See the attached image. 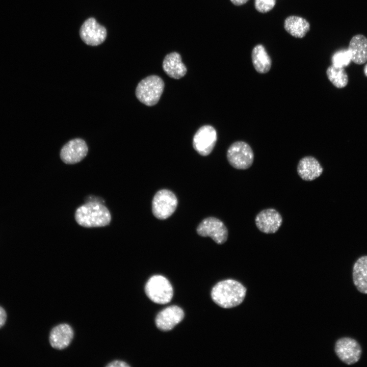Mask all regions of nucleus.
<instances>
[{
	"instance_id": "obj_1",
	"label": "nucleus",
	"mask_w": 367,
	"mask_h": 367,
	"mask_svg": "<svg viewBox=\"0 0 367 367\" xmlns=\"http://www.w3.org/2000/svg\"><path fill=\"white\" fill-rule=\"evenodd\" d=\"M246 287L239 282L226 279L218 282L212 289L211 297L214 302L224 308L236 307L244 301Z\"/></svg>"
},
{
	"instance_id": "obj_2",
	"label": "nucleus",
	"mask_w": 367,
	"mask_h": 367,
	"mask_svg": "<svg viewBox=\"0 0 367 367\" xmlns=\"http://www.w3.org/2000/svg\"><path fill=\"white\" fill-rule=\"evenodd\" d=\"M74 217L78 224L88 228L106 226L111 220L108 208L96 201L88 202L78 207Z\"/></svg>"
},
{
	"instance_id": "obj_3",
	"label": "nucleus",
	"mask_w": 367,
	"mask_h": 367,
	"mask_svg": "<svg viewBox=\"0 0 367 367\" xmlns=\"http://www.w3.org/2000/svg\"><path fill=\"white\" fill-rule=\"evenodd\" d=\"M164 82L159 76L149 75L138 84L135 94L137 99L147 106H152L159 101L164 88Z\"/></svg>"
},
{
	"instance_id": "obj_4",
	"label": "nucleus",
	"mask_w": 367,
	"mask_h": 367,
	"mask_svg": "<svg viewBox=\"0 0 367 367\" xmlns=\"http://www.w3.org/2000/svg\"><path fill=\"white\" fill-rule=\"evenodd\" d=\"M145 292L152 301L160 304L169 303L173 295L171 284L166 277L160 275H153L148 280Z\"/></svg>"
},
{
	"instance_id": "obj_5",
	"label": "nucleus",
	"mask_w": 367,
	"mask_h": 367,
	"mask_svg": "<svg viewBox=\"0 0 367 367\" xmlns=\"http://www.w3.org/2000/svg\"><path fill=\"white\" fill-rule=\"evenodd\" d=\"M227 159L234 168L245 170L250 168L254 161V153L250 146L244 141H236L228 148Z\"/></svg>"
},
{
	"instance_id": "obj_6",
	"label": "nucleus",
	"mask_w": 367,
	"mask_h": 367,
	"mask_svg": "<svg viewBox=\"0 0 367 367\" xmlns=\"http://www.w3.org/2000/svg\"><path fill=\"white\" fill-rule=\"evenodd\" d=\"M177 205V199L172 192L166 189L161 190L152 199V213L156 218L164 220L172 215Z\"/></svg>"
},
{
	"instance_id": "obj_7",
	"label": "nucleus",
	"mask_w": 367,
	"mask_h": 367,
	"mask_svg": "<svg viewBox=\"0 0 367 367\" xmlns=\"http://www.w3.org/2000/svg\"><path fill=\"white\" fill-rule=\"evenodd\" d=\"M334 351L338 358L347 365L357 363L360 359L362 349L355 339L344 337L337 339L335 344Z\"/></svg>"
},
{
	"instance_id": "obj_8",
	"label": "nucleus",
	"mask_w": 367,
	"mask_h": 367,
	"mask_svg": "<svg viewBox=\"0 0 367 367\" xmlns=\"http://www.w3.org/2000/svg\"><path fill=\"white\" fill-rule=\"evenodd\" d=\"M197 233L201 237L211 238L216 243L222 244L228 238V230L223 222L215 217L203 219L197 228Z\"/></svg>"
},
{
	"instance_id": "obj_9",
	"label": "nucleus",
	"mask_w": 367,
	"mask_h": 367,
	"mask_svg": "<svg viewBox=\"0 0 367 367\" xmlns=\"http://www.w3.org/2000/svg\"><path fill=\"white\" fill-rule=\"evenodd\" d=\"M107 30L93 17L86 19L80 30V36L83 42L91 46L103 43L107 37Z\"/></svg>"
},
{
	"instance_id": "obj_10",
	"label": "nucleus",
	"mask_w": 367,
	"mask_h": 367,
	"mask_svg": "<svg viewBox=\"0 0 367 367\" xmlns=\"http://www.w3.org/2000/svg\"><path fill=\"white\" fill-rule=\"evenodd\" d=\"M217 139V132L214 127L209 125H203L194 136L193 146L199 154L206 156L212 151Z\"/></svg>"
},
{
	"instance_id": "obj_11",
	"label": "nucleus",
	"mask_w": 367,
	"mask_h": 367,
	"mask_svg": "<svg viewBox=\"0 0 367 367\" xmlns=\"http://www.w3.org/2000/svg\"><path fill=\"white\" fill-rule=\"evenodd\" d=\"M88 152V147L85 141L81 138H75L63 146L60 156L64 163L74 164L83 160Z\"/></svg>"
},
{
	"instance_id": "obj_12",
	"label": "nucleus",
	"mask_w": 367,
	"mask_h": 367,
	"mask_svg": "<svg viewBox=\"0 0 367 367\" xmlns=\"http://www.w3.org/2000/svg\"><path fill=\"white\" fill-rule=\"evenodd\" d=\"M255 223L257 228L262 232L274 233L281 226L282 218L277 210L269 208L261 211L257 214Z\"/></svg>"
},
{
	"instance_id": "obj_13",
	"label": "nucleus",
	"mask_w": 367,
	"mask_h": 367,
	"mask_svg": "<svg viewBox=\"0 0 367 367\" xmlns=\"http://www.w3.org/2000/svg\"><path fill=\"white\" fill-rule=\"evenodd\" d=\"M184 316L181 308L177 305L170 306L158 314L155 318V325L161 330L169 331L183 320Z\"/></svg>"
},
{
	"instance_id": "obj_14",
	"label": "nucleus",
	"mask_w": 367,
	"mask_h": 367,
	"mask_svg": "<svg viewBox=\"0 0 367 367\" xmlns=\"http://www.w3.org/2000/svg\"><path fill=\"white\" fill-rule=\"evenodd\" d=\"M297 170L299 176L305 181L316 179L322 174L323 171L319 162L312 156H306L300 159Z\"/></svg>"
},
{
	"instance_id": "obj_15",
	"label": "nucleus",
	"mask_w": 367,
	"mask_h": 367,
	"mask_svg": "<svg viewBox=\"0 0 367 367\" xmlns=\"http://www.w3.org/2000/svg\"><path fill=\"white\" fill-rule=\"evenodd\" d=\"M73 337V331L71 327L65 323L60 324L51 330L49 334V343L55 349L62 350L67 347Z\"/></svg>"
},
{
	"instance_id": "obj_16",
	"label": "nucleus",
	"mask_w": 367,
	"mask_h": 367,
	"mask_svg": "<svg viewBox=\"0 0 367 367\" xmlns=\"http://www.w3.org/2000/svg\"><path fill=\"white\" fill-rule=\"evenodd\" d=\"M164 72L170 77L179 79L185 75L187 68L181 61L180 54L172 52L167 55L163 62Z\"/></svg>"
},
{
	"instance_id": "obj_17",
	"label": "nucleus",
	"mask_w": 367,
	"mask_h": 367,
	"mask_svg": "<svg viewBox=\"0 0 367 367\" xmlns=\"http://www.w3.org/2000/svg\"><path fill=\"white\" fill-rule=\"evenodd\" d=\"M348 50L352 61L361 65L367 61V38L362 35H356L351 39Z\"/></svg>"
},
{
	"instance_id": "obj_18",
	"label": "nucleus",
	"mask_w": 367,
	"mask_h": 367,
	"mask_svg": "<svg viewBox=\"0 0 367 367\" xmlns=\"http://www.w3.org/2000/svg\"><path fill=\"white\" fill-rule=\"evenodd\" d=\"M353 283L361 293L367 294V255L359 257L352 270Z\"/></svg>"
},
{
	"instance_id": "obj_19",
	"label": "nucleus",
	"mask_w": 367,
	"mask_h": 367,
	"mask_svg": "<svg viewBox=\"0 0 367 367\" xmlns=\"http://www.w3.org/2000/svg\"><path fill=\"white\" fill-rule=\"evenodd\" d=\"M284 28L286 31L292 36L302 38L309 31L310 24L304 18L292 15L285 19Z\"/></svg>"
},
{
	"instance_id": "obj_20",
	"label": "nucleus",
	"mask_w": 367,
	"mask_h": 367,
	"mask_svg": "<svg viewBox=\"0 0 367 367\" xmlns=\"http://www.w3.org/2000/svg\"><path fill=\"white\" fill-rule=\"evenodd\" d=\"M251 58L253 67L258 73H266L270 70L272 60L263 45L258 44L253 48Z\"/></svg>"
},
{
	"instance_id": "obj_21",
	"label": "nucleus",
	"mask_w": 367,
	"mask_h": 367,
	"mask_svg": "<svg viewBox=\"0 0 367 367\" xmlns=\"http://www.w3.org/2000/svg\"><path fill=\"white\" fill-rule=\"evenodd\" d=\"M326 74L329 80L336 88H344L348 84V75L344 68L332 65L327 68Z\"/></svg>"
},
{
	"instance_id": "obj_22",
	"label": "nucleus",
	"mask_w": 367,
	"mask_h": 367,
	"mask_svg": "<svg viewBox=\"0 0 367 367\" xmlns=\"http://www.w3.org/2000/svg\"><path fill=\"white\" fill-rule=\"evenodd\" d=\"M332 65L338 67L344 68L350 63L351 56L348 49H342L335 52L331 58Z\"/></svg>"
},
{
	"instance_id": "obj_23",
	"label": "nucleus",
	"mask_w": 367,
	"mask_h": 367,
	"mask_svg": "<svg viewBox=\"0 0 367 367\" xmlns=\"http://www.w3.org/2000/svg\"><path fill=\"white\" fill-rule=\"evenodd\" d=\"M276 0H255L254 6L256 10L260 13H267L275 6Z\"/></svg>"
},
{
	"instance_id": "obj_24",
	"label": "nucleus",
	"mask_w": 367,
	"mask_h": 367,
	"mask_svg": "<svg viewBox=\"0 0 367 367\" xmlns=\"http://www.w3.org/2000/svg\"><path fill=\"white\" fill-rule=\"evenodd\" d=\"M109 367H128L130 365L124 361L121 360H114L106 365Z\"/></svg>"
},
{
	"instance_id": "obj_25",
	"label": "nucleus",
	"mask_w": 367,
	"mask_h": 367,
	"mask_svg": "<svg viewBox=\"0 0 367 367\" xmlns=\"http://www.w3.org/2000/svg\"><path fill=\"white\" fill-rule=\"evenodd\" d=\"M6 319V312L5 310L0 306V328L5 324Z\"/></svg>"
},
{
	"instance_id": "obj_26",
	"label": "nucleus",
	"mask_w": 367,
	"mask_h": 367,
	"mask_svg": "<svg viewBox=\"0 0 367 367\" xmlns=\"http://www.w3.org/2000/svg\"><path fill=\"white\" fill-rule=\"evenodd\" d=\"M248 0H230L232 3L236 6H241L245 4Z\"/></svg>"
},
{
	"instance_id": "obj_27",
	"label": "nucleus",
	"mask_w": 367,
	"mask_h": 367,
	"mask_svg": "<svg viewBox=\"0 0 367 367\" xmlns=\"http://www.w3.org/2000/svg\"><path fill=\"white\" fill-rule=\"evenodd\" d=\"M364 72L365 75L367 76V64L365 66L364 68Z\"/></svg>"
}]
</instances>
